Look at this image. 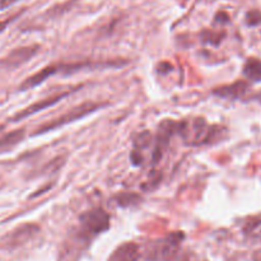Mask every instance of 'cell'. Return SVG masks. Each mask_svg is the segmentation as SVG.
<instances>
[{"label":"cell","mask_w":261,"mask_h":261,"mask_svg":"<svg viewBox=\"0 0 261 261\" xmlns=\"http://www.w3.org/2000/svg\"><path fill=\"white\" fill-rule=\"evenodd\" d=\"M244 75L252 82H261V60L250 58L244 65Z\"/></svg>","instance_id":"11"},{"label":"cell","mask_w":261,"mask_h":261,"mask_svg":"<svg viewBox=\"0 0 261 261\" xmlns=\"http://www.w3.org/2000/svg\"><path fill=\"white\" fill-rule=\"evenodd\" d=\"M228 15L226 14V13H223V12H221V13H218V14H217V17H216V22H222V23H226V22H228Z\"/></svg>","instance_id":"17"},{"label":"cell","mask_w":261,"mask_h":261,"mask_svg":"<svg viewBox=\"0 0 261 261\" xmlns=\"http://www.w3.org/2000/svg\"><path fill=\"white\" fill-rule=\"evenodd\" d=\"M247 89H249V84L244 81L234 82V83L228 84V86L219 87L213 91L216 96L222 97V98L227 99H239L246 94Z\"/></svg>","instance_id":"7"},{"label":"cell","mask_w":261,"mask_h":261,"mask_svg":"<svg viewBox=\"0 0 261 261\" xmlns=\"http://www.w3.org/2000/svg\"><path fill=\"white\" fill-rule=\"evenodd\" d=\"M17 2L18 0H0V9H5V8L10 7Z\"/></svg>","instance_id":"18"},{"label":"cell","mask_w":261,"mask_h":261,"mask_svg":"<svg viewBox=\"0 0 261 261\" xmlns=\"http://www.w3.org/2000/svg\"><path fill=\"white\" fill-rule=\"evenodd\" d=\"M139 200H140L139 195H137V194H133V193H124V194H120V195L116 196L117 204H119L120 206H124V208L134 205V204L139 203Z\"/></svg>","instance_id":"13"},{"label":"cell","mask_w":261,"mask_h":261,"mask_svg":"<svg viewBox=\"0 0 261 261\" xmlns=\"http://www.w3.org/2000/svg\"><path fill=\"white\" fill-rule=\"evenodd\" d=\"M222 37H223L222 33H216L213 32V31H205V32L203 33L204 42L212 43V45H218L222 41Z\"/></svg>","instance_id":"14"},{"label":"cell","mask_w":261,"mask_h":261,"mask_svg":"<svg viewBox=\"0 0 261 261\" xmlns=\"http://www.w3.org/2000/svg\"><path fill=\"white\" fill-rule=\"evenodd\" d=\"M260 239H261V233H260Z\"/></svg>","instance_id":"20"},{"label":"cell","mask_w":261,"mask_h":261,"mask_svg":"<svg viewBox=\"0 0 261 261\" xmlns=\"http://www.w3.org/2000/svg\"><path fill=\"white\" fill-rule=\"evenodd\" d=\"M176 134H178L177 121H173V120H165V121L161 122L160 127H158L157 137H155V143L152 154V161L154 165L160 162L163 153H165L166 148H167L168 143H170L171 138Z\"/></svg>","instance_id":"5"},{"label":"cell","mask_w":261,"mask_h":261,"mask_svg":"<svg viewBox=\"0 0 261 261\" xmlns=\"http://www.w3.org/2000/svg\"><path fill=\"white\" fill-rule=\"evenodd\" d=\"M246 22L249 25H257L261 23V12L259 10H251L246 14Z\"/></svg>","instance_id":"15"},{"label":"cell","mask_w":261,"mask_h":261,"mask_svg":"<svg viewBox=\"0 0 261 261\" xmlns=\"http://www.w3.org/2000/svg\"><path fill=\"white\" fill-rule=\"evenodd\" d=\"M184 234L177 232L167 236L166 239L155 242L149 250V259L154 261H172L180 252L181 241Z\"/></svg>","instance_id":"4"},{"label":"cell","mask_w":261,"mask_h":261,"mask_svg":"<svg viewBox=\"0 0 261 261\" xmlns=\"http://www.w3.org/2000/svg\"><path fill=\"white\" fill-rule=\"evenodd\" d=\"M102 106H103V105L99 103V102H84V103H81L79 106L74 107V109L69 110V111L65 112L64 115L59 116L58 119L41 125V126L33 133V137L45 134V133H48V132H54V130H56L58 127L65 126V125L71 124V122L76 121V120L83 119V117L96 112L97 110L101 109Z\"/></svg>","instance_id":"2"},{"label":"cell","mask_w":261,"mask_h":261,"mask_svg":"<svg viewBox=\"0 0 261 261\" xmlns=\"http://www.w3.org/2000/svg\"><path fill=\"white\" fill-rule=\"evenodd\" d=\"M252 259H254V261H261V250L255 252L254 256H252Z\"/></svg>","instance_id":"19"},{"label":"cell","mask_w":261,"mask_h":261,"mask_svg":"<svg viewBox=\"0 0 261 261\" xmlns=\"http://www.w3.org/2000/svg\"><path fill=\"white\" fill-rule=\"evenodd\" d=\"M150 142H152V137H150V134L148 132L140 133L137 137V139L134 142V149H133L132 155H130V158H132L133 163L135 166H140L143 163L144 158H143L142 153L143 150L149 147Z\"/></svg>","instance_id":"10"},{"label":"cell","mask_w":261,"mask_h":261,"mask_svg":"<svg viewBox=\"0 0 261 261\" xmlns=\"http://www.w3.org/2000/svg\"><path fill=\"white\" fill-rule=\"evenodd\" d=\"M76 89H78V87H76V88H69V91L59 92V93L53 94V96L47 97V98L41 99V101L36 102V103H33V105H31L30 107H27V109H24L23 111H20L19 114L15 115V116L12 119V121H20V120L25 119V117L32 116V115L37 114V112L43 111V110H46L47 107L55 106L56 103H59L60 101H63L65 97L70 96V94L73 93V92H75Z\"/></svg>","instance_id":"6"},{"label":"cell","mask_w":261,"mask_h":261,"mask_svg":"<svg viewBox=\"0 0 261 261\" xmlns=\"http://www.w3.org/2000/svg\"><path fill=\"white\" fill-rule=\"evenodd\" d=\"M23 137H24V130H14V132L9 133V134H7L5 137L0 138V148L13 147V145L18 144V143L23 139Z\"/></svg>","instance_id":"12"},{"label":"cell","mask_w":261,"mask_h":261,"mask_svg":"<svg viewBox=\"0 0 261 261\" xmlns=\"http://www.w3.org/2000/svg\"><path fill=\"white\" fill-rule=\"evenodd\" d=\"M139 259V247L133 242H126L117 247L109 261H138Z\"/></svg>","instance_id":"9"},{"label":"cell","mask_w":261,"mask_h":261,"mask_svg":"<svg viewBox=\"0 0 261 261\" xmlns=\"http://www.w3.org/2000/svg\"><path fill=\"white\" fill-rule=\"evenodd\" d=\"M37 51H38L37 46L17 48V50L12 51V53L8 55V58L5 59L4 63L5 65L9 66V68H17V66H20L22 64L27 63L28 60H31V58H33Z\"/></svg>","instance_id":"8"},{"label":"cell","mask_w":261,"mask_h":261,"mask_svg":"<svg viewBox=\"0 0 261 261\" xmlns=\"http://www.w3.org/2000/svg\"><path fill=\"white\" fill-rule=\"evenodd\" d=\"M79 236L83 239H91L99 233H103L110 228V216L105 209L93 208L87 211L79 218Z\"/></svg>","instance_id":"3"},{"label":"cell","mask_w":261,"mask_h":261,"mask_svg":"<svg viewBox=\"0 0 261 261\" xmlns=\"http://www.w3.org/2000/svg\"><path fill=\"white\" fill-rule=\"evenodd\" d=\"M222 130L218 126H211L203 119L178 122V135H181L186 144L193 147L211 144L213 140L218 139Z\"/></svg>","instance_id":"1"},{"label":"cell","mask_w":261,"mask_h":261,"mask_svg":"<svg viewBox=\"0 0 261 261\" xmlns=\"http://www.w3.org/2000/svg\"><path fill=\"white\" fill-rule=\"evenodd\" d=\"M19 14H20V13H19ZM19 14H17V15H13V17L8 18V19H5V20H0V33H2V32H3V31H4V30H5V28H7V27H8V25H9V24H10V23H12V22H13V20H14V19H15V18H17V17H18V15H19Z\"/></svg>","instance_id":"16"}]
</instances>
